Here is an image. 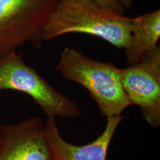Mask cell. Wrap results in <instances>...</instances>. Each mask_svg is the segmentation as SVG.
<instances>
[{"label": "cell", "mask_w": 160, "mask_h": 160, "mask_svg": "<svg viewBox=\"0 0 160 160\" xmlns=\"http://www.w3.org/2000/svg\"><path fill=\"white\" fill-rule=\"evenodd\" d=\"M0 90H13L30 96L48 118L71 119L81 115L78 104L53 88L17 52L0 58Z\"/></svg>", "instance_id": "4"}, {"label": "cell", "mask_w": 160, "mask_h": 160, "mask_svg": "<svg viewBox=\"0 0 160 160\" xmlns=\"http://www.w3.org/2000/svg\"><path fill=\"white\" fill-rule=\"evenodd\" d=\"M59 0H0V58L31 43L40 48Z\"/></svg>", "instance_id": "3"}, {"label": "cell", "mask_w": 160, "mask_h": 160, "mask_svg": "<svg viewBox=\"0 0 160 160\" xmlns=\"http://www.w3.org/2000/svg\"><path fill=\"white\" fill-rule=\"evenodd\" d=\"M130 39L125 55L130 65L141 61L157 46L160 37V10L131 18Z\"/></svg>", "instance_id": "8"}, {"label": "cell", "mask_w": 160, "mask_h": 160, "mask_svg": "<svg viewBox=\"0 0 160 160\" xmlns=\"http://www.w3.org/2000/svg\"><path fill=\"white\" fill-rule=\"evenodd\" d=\"M122 119V116L107 118L105 129L94 141L77 145L63 139L56 119L48 118L45 123V137L56 160H105L110 144Z\"/></svg>", "instance_id": "7"}, {"label": "cell", "mask_w": 160, "mask_h": 160, "mask_svg": "<svg viewBox=\"0 0 160 160\" xmlns=\"http://www.w3.org/2000/svg\"><path fill=\"white\" fill-rule=\"evenodd\" d=\"M104 8L114 11L119 14H123L125 8L120 4L119 0H92Z\"/></svg>", "instance_id": "9"}, {"label": "cell", "mask_w": 160, "mask_h": 160, "mask_svg": "<svg viewBox=\"0 0 160 160\" xmlns=\"http://www.w3.org/2000/svg\"><path fill=\"white\" fill-rule=\"evenodd\" d=\"M56 69L65 79L87 89L103 117L122 116L132 105L123 89L121 68L113 64L97 61L77 50L66 47L62 51Z\"/></svg>", "instance_id": "2"}, {"label": "cell", "mask_w": 160, "mask_h": 160, "mask_svg": "<svg viewBox=\"0 0 160 160\" xmlns=\"http://www.w3.org/2000/svg\"><path fill=\"white\" fill-rule=\"evenodd\" d=\"M53 160H56V159H53Z\"/></svg>", "instance_id": "11"}, {"label": "cell", "mask_w": 160, "mask_h": 160, "mask_svg": "<svg viewBox=\"0 0 160 160\" xmlns=\"http://www.w3.org/2000/svg\"><path fill=\"white\" fill-rule=\"evenodd\" d=\"M131 17L101 7L92 0H59L44 29L43 41L68 33L101 38L119 49L130 39Z\"/></svg>", "instance_id": "1"}, {"label": "cell", "mask_w": 160, "mask_h": 160, "mask_svg": "<svg viewBox=\"0 0 160 160\" xmlns=\"http://www.w3.org/2000/svg\"><path fill=\"white\" fill-rule=\"evenodd\" d=\"M133 0H119V2L122 5L124 8H131L133 6Z\"/></svg>", "instance_id": "10"}, {"label": "cell", "mask_w": 160, "mask_h": 160, "mask_svg": "<svg viewBox=\"0 0 160 160\" xmlns=\"http://www.w3.org/2000/svg\"><path fill=\"white\" fill-rule=\"evenodd\" d=\"M40 117L0 128V160H53Z\"/></svg>", "instance_id": "6"}, {"label": "cell", "mask_w": 160, "mask_h": 160, "mask_svg": "<svg viewBox=\"0 0 160 160\" xmlns=\"http://www.w3.org/2000/svg\"><path fill=\"white\" fill-rule=\"evenodd\" d=\"M121 81L131 105L139 108L151 127L160 125V48L146 54L135 65L121 69Z\"/></svg>", "instance_id": "5"}]
</instances>
